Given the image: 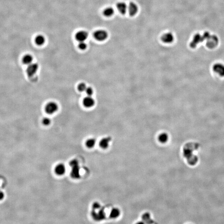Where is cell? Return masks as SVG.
<instances>
[{
    "label": "cell",
    "instance_id": "obj_8",
    "mask_svg": "<svg viewBox=\"0 0 224 224\" xmlns=\"http://www.w3.org/2000/svg\"><path fill=\"white\" fill-rule=\"evenodd\" d=\"M54 172L57 175L61 176L65 174L66 172V168L64 164L60 163L56 165L54 168Z\"/></svg>",
    "mask_w": 224,
    "mask_h": 224
},
{
    "label": "cell",
    "instance_id": "obj_18",
    "mask_svg": "<svg viewBox=\"0 0 224 224\" xmlns=\"http://www.w3.org/2000/svg\"><path fill=\"white\" fill-rule=\"evenodd\" d=\"M33 60V58L31 54H25L23 58V62L24 64L28 65L32 63Z\"/></svg>",
    "mask_w": 224,
    "mask_h": 224
},
{
    "label": "cell",
    "instance_id": "obj_7",
    "mask_svg": "<svg viewBox=\"0 0 224 224\" xmlns=\"http://www.w3.org/2000/svg\"><path fill=\"white\" fill-rule=\"evenodd\" d=\"M213 71L220 76H224V65L221 63H216L213 66Z\"/></svg>",
    "mask_w": 224,
    "mask_h": 224
},
{
    "label": "cell",
    "instance_id": "obj_11",
    "mask_svg": "<svg viewBox=\"0 0 224 224\" xmlns=\"http://www.w3.org/2000/svg\"><path fill=\"white\" fill-rule=\"evenodd\" d=\"M161 39L163 42L165 43L170 44L173 42L174 40V37L172 33L167 32L162 35Z\"/></svg>",
    "mask_w": 224,
    "mask_h": 224
},
{
    "label": "cell",
    "instance_id": "obj_28",
    "mask_svg": "<svg viewBox=\"0 0 224 224\" xmlns=\"http://www.w3.org/2000/svg\"><path fill=\"white\" fill-rule=\"evenodd\" d=\"M150 217V215L149 213H145L142 216V218L144 220H147Z\"/></svg>",
    "mask_w": 224,
    "mask_h": 224
},
{
    "label": "cell",
    "instance_id": "obj_2",
    "mask_svg": "<svg viewBox=\"0 0 224 224\" xmlns=\"http://www.w3.org/2000/svg\"><path fill=\"white\" fill-rule=\"evenodd\" d=\"M59 109L58 104L54 102H50L46 105L45 107V112L48 114L55 113Z\"/></svg>",
    "mask_w": 224,
    "mask_h": 224
},
{
    "label": "cell",
    "instance_id": "obj_20",
    "mask_svg": "<svg viewBox=\"0 0 224 224\" xmlns=\"http://www.w3.org/2000/svg\"><path fill=\"white\" fill-rule=\"evenodd\" d=\"M103 13L105 17H111L114 13V10L111 7H107L104 10Z\"/></svg>",
    "mask_w": 224,
    "mask_h": 224
},
{
    "label": "cell",
    "instance_id": "obj_5",
    "mask_svg": "<svg viewBox=\"0 0 224 224\" xmlns=\"http://www.w3.org/2000/svg\"><path fill=\"white\" fill-rule=\"evenodd\" d=\"M204 40L202 35H201L200 34H196L194 36L193 40L190 43V47L192 48H196L197 44H198L199 43L203 42Z\"/></svg>",
    "mask_w": 224,
    "mask_h": 224
},
{
    "label": "cell",
    "instance_id": "obj_22",
    "mask_svg": "<svg viewBox=\"0 0 224 224\" xmlns=\"http://www.w3.org/2000/svg\"><path fill=\"white\" fill-rule=\"evenodd\" d=\"M87 45L86 43L85 42V41L80 42H79V44H78V47L79 49L82 50H85L87 48Z\"/></svg>",
    "mask_w": 224,
    "mask_h": 224
},
{
    "label": "cell",
    "instance_id": "obj_17",
    "mask_svg": "<svg viewBox=\"0 0 224 224\" xmlns=\"http://www.w3.org/2000/svg\"><path fill=\"white\" fill-rule=\"evenodd\" d=\"M35 42L38 46H42L45 42V38L42 34H39L35 38Z\"/></svg>",
    "mask_w": 224,
    "mask_h": 224
},
{
    "label": "cell",
    "instance_id": "obj_13",
    "mask_svg": "<svg viewBox=\"0 0 224 224\" xmlns=\"http://www.w3.org/2000/svg\"><path fill=\"white\" fill-rule=\"evenodd\" d=\"M72 169L71 170V177L74 179H78L80 178V168L79 165L76 166L72 167Z\"/></svg>",
    "mask_w": 224,
    "mask_h": 224
},
{
    "label": "cell",
    "instance_id": "obj_4",
    "mask_svg": "<svg viewBox=\"0 0 224 224\" xmlns=\"http://www.w3.org/2000/svg\"><path fill=\"white\" fill-rule=\"evenodd\" d=\"M39 69V65L37 63H32L28 65L26 72L29 76H33L37 73Z\"/></svg>",
    "mask_w": 224,
    "mask_h": 224
},
{
    "label": "cell",
    "instance_id": "obj_10",
    "mask_svg": "<svg viewBox=\"0 0 224 224\" xmlns=\"http://www.w3.org/2000/svg\"><path fill=\"white\" fill-rule=\"evenodd\" d=\"M128 10L130 16L133 17L138 12V7L135 3L131 2L128 5Z\"/></svg>",
    "mask_w": 224,
    "mask_h": 224
},
{
    "label": "cell",
    "instance_id": "obj_1",
    "mask_svg": "<svg viewBox=\"0 0 224 224\" xmlns=\"http://www.w3.org/2000/svg\"><path fill=\"white\" fill-rule=\"evenodd\" d=\"M108 33L104 30H97L95 32L93 36L95 39L98 41H103L107 39L108 37Z\"/></svg>",
    "mask_w": 224,
    "mask_h": 224
},
{
    "label": "cell",
    "instance_id": "obj_6",
    "mask_svg": "<svg viewBox=\"0 0 224 224\" xmlns=\"http://www.w3.org/2000/svg\"><path fill=\"white\" fill-rule=\"evenodd\" d=\"M89 34L86 31L80 30L76 33L75 35V38L78 41H85V40L88 38Z\"/></svg>",
    "mask_w": 224,
    "mask_h": 224
},
{
    "label": "cell",
    "instance_id": "obj_26",
    "mask_svg": "<svg viewBox=\"0 0 224 224\" xmlns=\"http://www.w3.org/2000/svg\"><path fill=\"white\" fill-rule=\"evenodd\" d=\"M100 207H101V205L98 202H95L93 205V208L94 210H97V209H99Z\"/></svg>",
    "mask_w": 224,
    "mask_h": 224
},
{
    "label": "cell",
    "instance_id": "obj_3",
    "mask_svg": "<svg viewBox=\"0 0 224 224\" xmlns=\"http://www.w3.org/2000/svg\"><path fill=\"white\" fill-rule=\"evenodd\" d=\"M219 40L215 35H210L207 40L206 46L209 49H213L218 45Z\"/></svg>",
    "mask_w": 224,
    "mask_h": 224
},
{
    "label": "cell",
    "instance_id": "obj_24",
    "mask_svg": "<svg viewBox=\"0 0 224 224\" xmlns=\"http://www.w3.org/2000/svg\"><path fill=\"white\" fill-rule=\"evenodd\" d=\"M85 93L88 96H91L93 93V90L91 87H87L85 91Z\"/></svg>",
    "mask_w": 224,
    "mask_h": 224
},
{
    "label": "cell",
    "instance_id": "obj_12",
    "mask_svg": "<svg viewBox=\"0 0 224 224\" xmlns=\"http://www.w3.org/2000/svg\"><path fill=\"white\" fill-rule=\"evenodd\" d=\"M111 139L110 137H105L102 138L99 142V145L101 148L103 149H106L109 147Z\"/></svg>",
    "mask_w": 224,
    "mask_h": 224
},
{
    "label": "cell",
    "instance_id": "obj_16",
    "mask_svg": "<svg viewBox=\"0 0 224 224\" xmlns=\"http://www.w3.org/2000/svg\"><path fill=\"white\" fill-rule=\"evenodd\" d=\"M121 214V210L117 207L113 208L110 212V216L112 219L118 218Z\"/></svg>",
    "mask_w": 224,
    "mask_h": 224
},
{
    "label": "cell",
    "instance_id": "obj_14",
    "mask_svg": "<svg viewBox=\"0 0 224 224\" xmlns=\"http://www.w3.org/2000/svg\"><path fill=\"white\" fill-rule=\"evenodd\" d=\"M116 6H117V10L121 14L124 15L126 13L128 9V6H127L125 3H117Z\"/></svg>",
    "mask_w": 224,
    "mask_h": 224
},
{
    "label": "cell",
    "instance_id": "obj_15",
    "mask_svg": "<svg viewBox=\"0 0 224 224\" xmlns=\"http://www.w3.org/2000/svg\"><path fill=\"white\" fill-rule=\"evenodd\" d=\"M169 140V136L166 133H162L158 136V140L161 144L166 143Z\"/></svg>",
    "mask_w": 224,
    "mask_h": 224
},
{
    "label": "cell",
    "instance_id": "obj_27",
    "mask_svg": "<svg viewBox=\"0 0 224 224\" xmlns=\"http://www.w3.org/2000/svg\"><path fill=\"white\" fill-rule=\"evenodd\" d=\"M210 33L208 32H205L203 34L202 36H203V38L204 40H207L208 39V37H210Z\"/></svg>",
    "mask_w": 224,
    "mask_h": 224
},
{
    "label": "cell",
    "instance_id": "obj_25",
    "mask_svg": "<svg viewBox=\"0 0 224 224\" xmlns=\"http://www.w3.org/2000/svg\"><path fill=\"white\" fill-rule=\"evenodd\" d=\"M70 166L71 167L79 165V162L76 159H73L70 162Z\"/></svg>",
    "mask_w": 224,
    "mask_h": 224
},
{
    "label": "cell",
    "instance_id": "obj_9",
    "mask_svg": "<svg viewBox=\"0 0 224 224\" xmlns=\"http://www.w3.org/2000/svg\"><path fill=\"white\" fill-rule=\"evenodd\" d=\"M84 105L87 108H90L93 107L95 104V101L91 96H88L85 97L83 101Z\"/></svg>",
    "mask_w": 224,
    "mask_h": 224
},
{
    "label": "cell",
    "instance_id": "obj_21",
    "mask_svg": "<svg viewBox=\"0 0 224 224\" xmlns=\"http://www.w3.org/2000/svg\"><path fill=\"white\" fill-rule=\"evenodd\" d=\"M87 87L85 84L84 83H81L78 85V89L80 92H82L85 91Z\"/></svg>",
    "mask_w": 224,
    "mask_h": 224
},
{
    "label": "cell",
    "instance_id": "obj_23",
    "mask_svg": "<svg viewBox=\"0 0 224 224\" xmlns=\"http://www.w3.org/2000/svg\"><path fill=\"white\" fill-rule=\"evenodd\" d=\"M42 122L44 125L45 126H48L50 124L51 121L49 117H45L42 119Z\"/></svg>",
    "mask_w": 224,
    "mask_h": 224
},
{
    "label": "cell",
    "instance_id": "obj_29",
    "mask_svg": "<svg viewBox=\"0 0 224 224\" xmlns=\"http://www.w3.org/2000/svg\"><path fill=\"white\" fill-rule=\"evenodd\" d=\"M4 197V194L1 191H0V200H2Z\"/></svg>",
    "mask_w": 224,
    "mask_h": 224
},
{
    "label": "cell",
    "instance_id": "obj_19",
    "mask_svg": "<svg viewBox=\"0 0 224 224\" xmlns=\"http://www.w3.org/2000/svg\"><path fill=\"white\" fill-rule=\"evenodd\" d=\"M96 142V140L94 138H89L86 140L85 142V145L87 148H89V149H91L95 146Z\"/></svg>",
    "mask_w": 224,
    "mask_h": 224
}]
</instances>
